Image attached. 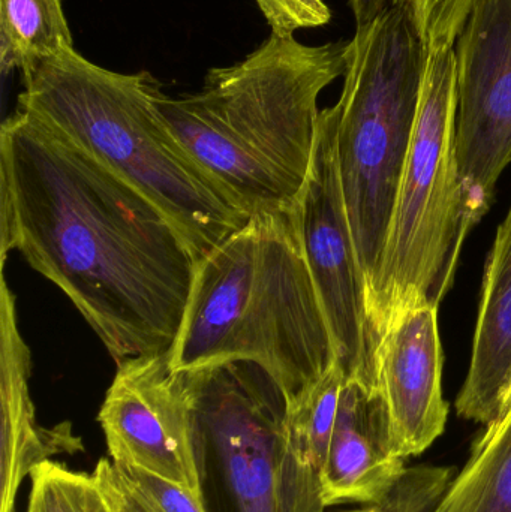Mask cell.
Wrapping results in <instances>:
<instances>
[{"instance_id": "6da1fadb", "label": "cell", "mask_w": 511, "mask_h": 512, "mask_svg": "<svg viewBox=\"0 0 511 512\" xmlns=\"http://www.w3.org/2000/svg\"><path fill=\"white\" fill-rule=\"evenodd\" d=\"M2 267L18 251L117 364L168 354L197 261L173 222L92 156L15 108L0 128Z\"/></svg>"}, {"instance_id": "7a4b0ae2", "label": "cell", "mask_w": 511, "mask_h": 512, "mask_svg": "<svg viewBox=\"0 0 511 512\" xmlns=\"http://www.w3.org/2000/svg\"><path fill=\"white\" fill-rule=\"evenodd\" d=\"M347 51L348 41L272 32L239 63L210 69L198 92L164 93L159 113L243 215L293 213L314 162L318 98L345 74Z\"/></svg>"}, {"instance_id": "3957f363", "label": "cell", "mask_w": 511, "mask_h": 512, "mask_svg": "<svg viewBox=\"0 0 511 512\" xmlns=\"http://www.w3.org/2000/svg\"><path fill=\"white\" fill-rule=\"evenodd\" d=\"M168 357L174 372L254 361L287 402L338 363L294 212L252 216L198 262Z\"/></svg>"}, {"instance_id": "277c9868", "label": "cell", "mask_w": 511, "mask_h": 512, "mask_svg": "<svg viewBox=\"0 0 511 512\" xmlns=\"http://www.w3.org/2000/svg\"><path fill=\"white\" fill-rule=\"evenodd\" d=\"M21 81L18 110L149 198L197 265L249 221L168 128L158 108L164 92L149 71H110L71 47L21 72Z\"/></svg>"}, {"instance_id": "5b68a950", "label": "cell", "mask_w": 511, "mask_h": 512, "mask_svg": "<svg viewBox=\"0 0 511 512\" xmlns=\"http://www.w3.org/2000/svg\"><path fill=\"white\" fill-rule=\"evenodd\" d=\"M426 54L407 9L393 2L348 41L338 108L339 177L368 298L392 224L419 111Z\"/></svg>"}, {"instance_id": "8992f818", "label": "cell", "mask_w": 511, "mask_h": 512, "mask_svg": "<svg viewBox=\"0 0 511 512\" xmlns=\"http://www.w3.org/2000/svg\"><path fill=\"white\" fill-rule=\"evenodd\" d=\"M456 114L455 48L429 53L386 251L369 292V322L377 349L402 312L420 304L440 306L473 230L459 177Z\"/></svg>"}, {"instance_id": "52a82bcc", "label": "cell", "mask_w": 511, "mask_h": 512, "mask_svg": "<svg viewBox=\"0 0 511 512\" xmlns=\"http://www.w3.org/2000/svg\"><path fill=\"white\" fill-rule=\"evenodd\" d=\"M180 373L203 430L204 477L216 475L228 512H279L278 454L287 412L281 385L249 360Z\"/></svg>"}, {"instance_id": "ba28073f", "label": "cell", "mask_w": 511, "mask_h": 512, "mask_svg": "<svg viewBox=\"0 0 511 512\" xmlns=\"http://www.w3.org/2000/svg\"><path fill=\"white\" fill-rule=\"evenodd\" d=\"M336 132L338 108L333 105L321 110L314 162L294 219L345 378L380 388L368 282L342 192Z\"/></svg>"}, {"instance_id": "9c48e42d", "label": "cell", "mask_w": 511, "mask_h": 512, "mask_svg": "<svg viewBox=\"0 0 511 512\" xmlns=\"http://www.w3.org/2000/svg\"><path fill=\"white\" fill-rule=\"evenodd\" d=\"M456 156L468 224L482 221L511 158V0H477L455 45Z\"/></svg>"}, {"instance_id": "30bf717a", "label": "cell", "mask_w": 511, "mask_h": 512, "mask_svg": "<svg viewBox=\"0 0 511 512\" xmlns=\"http://www.w3.org/2000/svg\"><path fill=\"white\" fill-rule=\"evenodd\" d=\"M168 354L117 364L98 421L111 462L143 469L206 499L203 430Z\"/></svg>"}, {"instance_id": "8fae6325", "label": "cell", "mask_w": 511, "mask_h": 512, "mask_svg": "<svg viewBox=\"0 0 511 512\" xmlns=\"http://www.w3.org/2000/svg\"><path fill=\"white\" fill-rule=\"evenodd\" d=\"M375 358L399 454L420 456L443 435L449 417L438 306L402 312L381 337Z\"/></svg>"}, {"instance_id": "7c38bea8", "label": "cell", "mask_w": 511, "mask_h": 512, "mask_svg": "<svg viewBox=\"0 0 511 512\" xmlns=\"http://www.w3.org/2000/svg\"><path fill=\"white\" fill-rule=\"evenodd\" d=\"M405 460L381 388L345 378L321 475L326 508L383 504L408 474Z\"/></svg>"}, {"instance_id": "4fadbf2b", "label": "cell", "mask_w": 511, "mask_h": 512, "mask_svg": "<svg viewBox=\"0 0 511 512\" xmlns=\"http://www.w3.org/2000/svg\"><path fill=\"white\" fill-rule=\"evenodd\" d=\"M0 403H2V451H0V512H14L15 499L24 478L54 454L83 450L72 435L71 424L54 429L39 426L30 399L32 358L18 330L15 295L2 277L0 294Z\"/></svg>"}, {"instance_id": "5bb4252c", "label": "cell", "mask_w": 511, "mask_h": 512, "mask_svg": "<svg viewBox=\"0 0 511 512\" xmlns=\"http://www.w3.org/2000/svg\"><path fill=\"white\" fill-rule=\"evenodd\" d=\"M510 391L511 206L486 264L470 370L456 400V412L488 426L503 414Z\"/></svg>"}, {"instance_id": "9a60e30c", "label": "cell", "mask_w": 511, "mask_h": 512, "mask_svg": "<svg viewBox=\"0 0 511 512\" xmlns=\"http://www.w3.org/2000/svg\"><path fill=\"white\" fill-rule=\"evenodd\" d=\"M345 373L338 363L287 402L278 454L279 512H324L321 475Z\"/></svg>"}, {"instance_id": "2e32d148", "label": "cell", "mask_w": 511, "mask_h": 512, "mask_svg": "<svg viewBox=\"0 0 511 512\" xmlns=\"http://www.w3.org/2000/svg\"><path fill=\"white\" fill-rule=\"evenodd\" d=\"M431 512H511V411L486 426Z\"/></svg>"}, {"instance_id": "e0dca14e", "label": "cell", "mask_w": 511, "mask_h": 512, "mask_svg": "<svg viewBox=\"0 0 511 512\" xmlns=\"http://www.w3.org/2000/svg\"><path fill=\"white\" fill-rule=\"evenodd\" d=\"M74 47L63 0H0V71L24 72Z\"/></svg>"}, {"instance_id": "ac0fdd59", "label": "cell", "mask_w": 511, "mask_h": 512, "mask_svg": "<svg viewBox=\"0 0 511 512\" xmlns=\"http://www.w3.org/2000/svg\"><path fill=\"white\" fill-rule=\"evenodd\" d=\"M29 478L27 512H113L93 474L45 460Z\"/></svg>"}, {"instance_id": "d6986e66", "label": "cell", "mask_w": 511, "mask_h": 512, "mask_svg": "<svg viewBox=\"0 0 511 512\" xmlns=\"http://www.w3.org/2000/svg\"><path fill=\"white\" fill-rule=\"evenodd\" d=\"M404 6L426 54L455 48L477 0H393ZM392 2V3H393Z\"/></svg>"}, {"instance_id": "ffe728a7", "label": "cell", "mask_w": 511, "mask_h": 512, "mask_svg": "<svg viewBox=\"0 0 511 512\" xmlns=\"http://www.w3.org/2000/svg\"><path fill=\"white\" fill-rule=\"evenodd\" d=\"M116 468L135 495L153 512H209L206 499L186 487L132 466L116 465Z\"/></svg>"}, {"instance_id": "44dd1931", "label": "cell", "mask_w": 511, "mask_h": 512, "mask_svg": "<svg viewBox=\"0 0 511 512\" xmlns=\"http://www.w3.org/2000/svg\"><path fill=\"white\" fill-rule=\"evenodd\" d=\"M270 29L294 35L300 29L326 26L332 12L323 0H255Z\"/></svg>"}, {"instance_id": "7402d4cb", "label": "cell", "mask_w": 511, "mask_h": 512, "mask_svg": "<svg viewBox=\"0 0 511 512\" xmlns=\"http://www.w3.org/2000/svg\"><path fill=\"white\" fill-rule=\"evenodd\" d=\"M113 512H153L135 495L111 460L101 459L93 471Z\"/></svg>"}, {"instance_id": "603a6c76", "label": "cell", "mask_w": 511, "mask_h": 512, "mask_svg": "<svg viewBox=\"0 0 511 512\" xmlns=\"http://www.w3.org/2000/svg\"><path fill=\"white\" fill-rule=\"evenodd\" d=\"M392 2L393 0H350L357 27L372 23L378 15L383 14L392 5Z\"/></svg>"}, {"instance_id": "cb8c5ba5", "label": "cell", "mask_w": 511, "mask_h": 512, "mask_svg": "<svg viewBox=\"0 0 511 512\" xmlns=\"http://www.w3.org/2000/svg\"><path fill=\"white\" fill-rule=\"evenodd\" d=\"M510 411H511V391H510L509 397H507L506 406H504L503 414H501V417H503V415H506L507 412H510Z\"/></svg>"}, {"instance_id": "d4e9b609", "label": "cell", "mask_w": 511, "mask_h": 512, "mask_svg": "<svg viewBox=\"0 0 511 512\" xmlns=\"http://www.w3.org/2000/svg\"><path fill=\"white\" fill-rule=\"evenodd\" d=\"M510 162H511V158H510Z\"/></svg>"}]
</instances>
